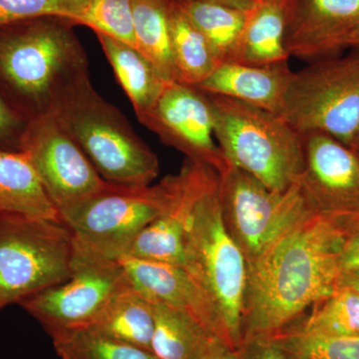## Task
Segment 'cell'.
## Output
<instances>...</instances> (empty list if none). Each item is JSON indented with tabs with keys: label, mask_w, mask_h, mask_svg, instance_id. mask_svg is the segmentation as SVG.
<instances>
[{
	"label": "cell",
	"mask_w": 359,
	"mask_h": 359,
	"mask_svg": "<svg viewBox=\"0 0 359 359\" xmlns=\"http://www.w3.org/2000/svg\"><path fill=\"white\" fill-rule=\"evenodd\" d=\"M342 245L340 215L316 212L249 264L242 340L280 334L332 294Z\"/></svg>",
	"instance_id": "6da1fadb"
},
{
	"label": "cell",
	"mask_w": 359,
	"mask_h": 359,
	"mask_svg": "<svg viewBox=\"0 0 359 359\" xmlns=\"http://www.w3.org/2000/svg\"><path fill=\"white\" fill-rule=\"evenodd\" d=\"M72 25L41 18L0 26V94L27 121L50 114L70 89L90 77Z\"/></svg>",
	"instance_id": "7a4b0ae2"
},
{
	"label": "cell",
	"mask_w": 359,
	"mask_h": 359,
	"mask_svg": "<svg viewBox=\"0 0 359 359\" xmlns=\"http://www.w3.org/2000/svg\"><path fill=\"white\" fill-rule=\"evenodd\" d=\"M50 114L108 183L146 187L157 179V155L136 134L121 111L94 89L90 77L70 89Z\"/></svg>",
	"instance_id": "3957f363"
},
{
	"label": "cell",
	"mask_w": 359,
	"mask_h": 359,
	"mask_svg": "<svg viewBox=\"0 0 359 359\" xmlns=\"http://www.w3.org/2000/svg\"><path fill=\"white\" fill-rule=\"evenodd\" d=\"M207 95L215 138L231 166L278 192L301 180L304 165L302 135L276 113L228 97Z\"/></svg>",
	"instance_id": "277c9868"
},
{
	"label": "cell",
	"mask_w": 359,
	"mask_h": 359,
	"mask_svg": "<svg viewBox=\"0 0 359 359\" xmlns=\"http://www.w3.org/2000/svg\"><path fill=\"white\" fill-rule=\"evenodd\" d=\"M219 187L200 200L189 219L183 266L218 313L231 346L238 349L242 341L248 266L224 226Z\"/></svg>",
	"instance_id": "5b68a950"
},
{
	"label": "cell",
	"mask_w": 359,
	"mask_h": 359,
	"mask_svg": "<svg viewBox=\"0 0 359 359\" xmlns=\"http://www.w3.org/2000/svg\"><path fill=\"white\" fill-rule=\"evenodd\" d=\"M74 252L62 221L0 212V311L69 280Z\"/></svg>",
	"instance_id": "8992f818"
},
{
	"label": "cell",
	"mask_w": 359,
	"mask_h": 359,
	"mask_svg": "<svg viewBox=\"0 0 359 359\" xmlns=\"http://www.w3.org/2000/svg\"><path fill=\"white\" fill-rule=\"evenodd\" d=\"M219 192L224 226L247 266L318 212L301 181L278 192L237 167L231 166L219 176Z\"/></svg>",
	"instance_id": "52a82bcc"
},
{
	"label": "cell",
	"mask_w": 359,
	"mask_h": 359,
	"mask_svg": "<svg viewBox=\"0 0 359 359\" xmlns=\"http://www.w3.org/2000/svg\"><path fill=\"white\" fill-rule=\"evenodd\" d=\"M179 180L177 174L165 177L157 185H112L60 210L61 221L78 245L115 259L126 254L140 231L166 211Z\"/></svg>",
	"instance_id": "ba28073f"
},
{
	"label": "cell",
	"mask_w": 359,
	"mask_h": 359,
	"mask_svg": "<svg viewBox=\"0 0 359 359\" xmlns=\"http://www.w3.org/2000/svg\"><path fill=\"white\" fill-rule=\"evenodd\" d=\"M278 115L301 135L321 132L351 147L359 129V49L294 72Z\"/></svg>",
	"instance_id": "9c48e42d"
},
{
	"label": "cell",
	"mask_w": 359,
	"mask_h": 359,
	"mask_svg": "<svg viewBox=\"0 0 359 359\" xmlns=\"http://www.w3.org/2000/svg\"><path fill=\"white\" fill-rule=\"evenodd\" d=\"M74 243L69 280L35 292L18 304L48 334L89 327L111 297L129 283L116 259Z\"/></svg>",
	"instance_id": "30bf717a"
},
{
	"label": "cell",
	"mask_w": 359,
	"mask_h": 359,
	"mask_svg": "<svg viewBox=\"0 0 359 359\" xmlns=\"http://www.w3.org/2000/svg\"><path fill=\"white\" fill-rule=\"evenodd\" d=\"M20 151L27 155L45 192L58 211L113 185L98 174L76 142L52 114L28 122Z\"/></svg>",
	"instance_id": "8fae6325"
},
{
	"label": "cell",
	"mask_w": 359,
	"mask_h": 359,
	"mask_svg": "<svg viewBox=\"0 0 359 359\" xmlns=\"http://www.w3.org/2000/svg\"><path fill=\"white\" fill-rule=\"evenodd\" d=\"M186 159L216 170L231 166L216 143L209 96L196 86L169 81L155 105L139 119Z\"/></svg>",
	"instance_id": "7c38bea8"
},
{
	"label": "cell",
	"mask_w": 359,
	"mask_h": 359,
	"mask_svg": "<svg viewBox=\"0 0 359 359\" xmlns=\"http://www.w3.org/2000/svg\"><path fill=\"white\" fill-rule=\"evenodd\" d=\"M304 165L299 180L318 212H359V158L348 146L321 132L302 135Z\"/></svg>",
	"instance_id": "4fadbf2b"
},
{
	"label": "cell",
	"mask_w": 359,
	"mask_h": 359,
	"mask_svg": "<svg viewBox=\"0 0 359 359\" xmlns=\"http://www.w3.org/2000/svg\"><path fill=\"white\" fill-rule=\"evenodd\" d=\"M178 174V190L171 204L140 231L125 255L183 266L189 219L200 200L219 186V175L212 168L189 159Z\"/></svg>",
	"instance_id": "5bb4252c"
},
{
	"label": "cell",
	"mask_w": 359,
	"mask_h": 359,
	"mask_svg": "<svg viewBox=\"0 0 359 359\" xmlns=\"http://www.w3.org/2000/svg\"><path fill=\"white\" fill-rule=\"evenodd\" d=\"M359 23V0H289L285 45L294 57H320L342 49Z\"/></svg>",
	"instance_id": "9a60e30c"
},
{
	"label": "cell",
	"mask_w": 359,
	"mask_h": 359,
	"mask_svg": "<svg viewBox=\"0 0 359 359\" xmlns=\"http://www.w3.org/2000/svg\"><path fill=\"white\" fill-rule=\"evenodd\" d=\"M115 259L124 269L132 287L149 302L188 311L212 335L231 346L218 313L184 266L147 261L128 255H122Z\"/></svg>",
	"instance_id": "2e32d148"
},
{
	"label": "cell",
	"mask_w": 359,
	"mask_h": 359,
	"mask_svg": "<svg viewBox=\"0 0 359 359\" xmlns=\"http://www.w3.org/2000/svg\"><path fill=\"white\" fill-rule=\"evenodd\" d=\"M292 74L287 62L269 66L226 62L196 87L210 95L228 97L278 114Z\"/></svg>",
	"instance_id": "e0dca14e"
},
{
	"label": "cell",
	"mask_w": 359,
	"mask_h": 359,
	"mask_svg": "<svg viewBox=\"0 0 359 359\" xmlns=\"http://www.w3.org/2000/svg\"><path fill=\"white\" fill-rule=\"evenodd\" d=\"M0 212L61 221L27 155L0 149Z\"/></svg>",
	"instance_id": "ac0fdd59"
},
{
	"label": "cell",
	"mask_w": 359,
	"mask_h": 359,
	"mask_svg": "<svg viewBox=\"0 0 359 359\" xmlns=\"http://www.w3.org/2000/svg\"><path fill=\"white\" fill-rule=\"evenodd\" d=\"M101 48L138 120L148 112L169 82L136 47L102 33H95Z\"/></svg>",
	"instance_id": "d6986e66"
},
{
	"label": "cell",
	"mask_w": 359,
	"mask_h": 359,
	"mask_svg": "<svg viewBox=\"0 0 359 359\" xmlns=\"http://www.w3.org/2000/svg\"><path fill=\"white\" fill-rule=\"evenodd\" d=\"M153 309L151 353L158 359H204L217 344L224 342L184 309L159 302L153 304Z\"/></svg>",
	"instance_id": "ffe728a7"
},
{
	"label": "cell",
	"mask_w": 359,
	"mask_h": 359,
	"mask_svg": "<svg viewBox=\"0 0 359 359\" xmlns=\"http://www.w3.org/2000/svg\"><path fill=\"white\" fill-rule=\"evenodd\" d=\"M98 334L151 351L154 309L128 283L115 292L89 325Z\"/></svg>",
	"instance_id": "44dd1931"
},
{
	"label": "cell",
	"mask_w": 359,
	"mask_h": 359,
	"mask_svg": "<svg viewBox=\"0 0 359 359\" xmlns=\"http://www.w3.org/2000/svg\"><path fill=\"white\" fill-rule=\"evenodd\" d=\"M285 7L259 0L247 11L237 55L233 62L255 66L280 65L289 61L285 49Z\"/></svg>",
	"instance_id": "7402d4cb"
},
{
	"label": "cell",
	"mask_w": 359,
	"mask_h": 359,
	"mask_svg": "<svg viewBox=\"0 0 359 359\" xmlns=\"http://www.w3.org/2000/svg\"><path fill=\"white\" fill-rule=\"evenodd\" d=\"M184 13L207 40L219 65L233 62L247 11L208 0H177Z\"/></svg>",
	"instance_id": "603a6c76"
},
{
	"label": "cell",
	"mask_w": 359,
	"mask_h": 359,
	"mask_svg": "<svg viewBox=\"0 0 359 359\" xmlns=\"http://www.w3.org/2000/svg\"><path fill=\"white\" fill-rule=\"evenodd\" d=\"M172 56L177 80L198 86L219 65L202 33L184 13L177 0H171L169 13Z\"/></svg>",
	"instance_id": "cb8c5ba5"
},
{
	"label": "cell",
	"mask_w": 359,
	"mask_h": 359,
	"mask_svg": "<svg viewBox=\"0 0 359 359\" xmlns=\"http://www.w3.org/2000/svg\"><path fill=\"white\" fill-rule=\"evenodd\" d=\"M136 48L155 65L169 81L177 80L171 36V0H132Z\"/></svg>",
	"instance_id": "d4e9b609"
},
{
	"label": "cell",
	"mask_w": 359,
	"mask_h": 359,
	"mask_svg": "<svg viewBox=\"0 0 359 359\" xmlns=\"http://www.w3.org/2000/svg\"><path fill=\"white\" fill-rule=\"evenodd\" d=\"M297 321L283 332L313 337H359V295L339 278L334 292L316 302L311 313Z\"/></svg>",
	"instance_id": "484cf974"
},
{
	"label": "cell",
	"mask_w": 359,
	"mask_h": 359,
	"mask_svg": "<svg viewBox=\"0 0 359 359\" xmlns=\"http://www.w3.org/2000/svg\"><path fill=\"white\" fill-rule=\"evenodd\" d=\"M49 335L62 359H158L151 351L104 337L90 327L58 330Z\"/></svg>",
	"instance_id": "4316f807"
},
{
	"label": "cell",
	"mask_w": 359,
	"mask_h": 359,
	"mask_svg": "<svg viewBox=\"0 0 359 359\" xmlns=\"http://www.w3.org/2000/svg\"><path fill=\"white\" fill-rule=\"evenodd\" d=\"M77 25L136 47L132 0H88Z\"/></svg>",
	"instance_id": "83f0119b"
},
{
	"label": "cell",
	"mask_w": 359,
	"mask_h": 359,
	"mask_svg": "<svg viewBox=\"0 0 359 359\" xmlns=\"http://www.w3.org/2000/svg\"><path fill=\"white\" fill-rule=\"evenodd\" d=\"M276 337L289 359H359V337H313L290 332Z\"/></svg>",
	"instance_id": "f1b7e54d"
},
{
	"label": "cell",
	"mask_w": 359,
	"mask_h": 359,
	"mask_svg": "<svg viewBox=\"0 0 359 359\" xmlns=\"http://www.w3.org/2000/svg\"><path fill=\"white\" fill-rule=\"evenodd\" d=\"M88 0H0V26L41 18H58L77 25Z\"/></svg>",
	"instance_id": "f546056e"
},
{
	"label": "cell",
	"mask_w": 359,
	"mask_h": 359,
	"mask_svg": "<svg viewBox=\"0 0 359 359\" xmlns=\"http://www.w3.org/2000/svg\"><path fill=\"white\" fill-rule=\"evenodd\" d=\"M27 120L20 114L0 94V149L20 151L28 125Z\"/></svg>",
	"instance_id": "4dcf8cb0"
},
{
	"label": "cell",
	"mask_w": 359,
	"mask_h": 359,
	"mask_svg": "<svg viewBox=\"0 0 359 359\" xmlns=\"http://www.w3.org/2000/svg\"><path fill=\"white\" fill-rule=\"evenodd\" d=\"M340 221L344 230L340 273H359V212L340 215Z\"/></svg>",
	"instance_id": "1f68e13d"
},
{
	"label": "cell",
	"mask_w": 359,
	"mask_h": 359,
	"mask_svg": "<svg viewBox=\"0 0 359 359\" xmlns=\"http://www.w3.org/2000/svg\"><path fill=\"white\" fill-rule=\"evenodd\" d=\"M237 353L238 359H289L276 335L243 339Z\"/></svg>",
	"instance_id": "d6a6232c"
},
{
	"label": "cell",
	"mask_w": 359,
	"mask_h": 359,
	"mask_svg": "<svg viewBox=\"0 0 359 359\" xmlns=\"http://www.w3.org/2000/svg\"><path fill=\"white\" fill-rule=\"evenodd\" d=\"M204 359H238L237 349L219 342Z\"/></svg>",
	"instance_id": "836d02e7"
},
{
	"label": "cell",
	"mask_w": 359,
	"mask_h": 359,
	"mask_svg": "<svg viewBox=\"0 0 359 359\" xmlns=\"http://www.w3.org/2000/svg\"><path fill=\"white\" fill-rule=\"evenodd\" d=\"M208 1L217 2V4H224V6L248 11L249 9L252 8L259 0H208Z\"/></svg>",
	"instance_id": "e575fe53"
},
{
	"label": "cell",
	"mask_w": 359,
	"mask_h": 359,
	"mask_svg": "<svg viewBox=\"0 0 359 359\" xmlns=\"http://www.w3.org/2000/svg\"><path fill=\"white\" fill-rule=\"evenodd\" d=\"M347 47L359 49V23L349 32L342 41V48H347Z\"/></svg>",
	"instance_id": "d590c367"
},
{
	"label": "cell",
	"mask_w": 359,
	"mask_h": 359,
	"mask_svg": "<svg viewBox=\"0 0 359 359\" xmlns=\"http://www.w3.org/2000/svg\"><path fill=\"white\" fill-rule=\"evenodd\" d=\"M339 280L355 290L359 295V273H341Z\"/></svg>",
	"instance_id": "8d00e7d4"
},
{
	"label": "cell",
	"mask_w": 359,
	"mask_h": 359,
	"mask_svg": "<svg viewBox=\"0 0 359 359\" xmlns=\"http://www.w3.org/2000/svg\"><path fill=\"white\" fill-rule=\"evenodd\" d=\"M349 148H351V150H353V152L355 153V154L358 155L359 158V129L358 133H356L355 136H354L353 143H351V147Z\"/></svg>",
	"instance_id": "74e56055"
},
{
	"label": "cell",
	"mask_w": 359,
	"mask_h": 359,
	"mask_svg": "<svg viewBox=\"0 0 359 359\" xmlns=\"http://www.w3.org/2000/svg\"><path fill=\"white\" fill-rule=\"evenodd\" d=\"M266 1H273L276 2V4H283V6H287V2L289 0H266Z\"/></svg>",
	"instance_id": "f35d334b"
}]
</instances>
